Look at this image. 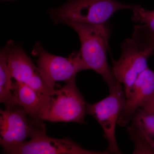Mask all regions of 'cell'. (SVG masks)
Masks as SVG:
<instances>
[{
  "instance_id": "obj_14",
  "label": "cell",
  "mask_w": 154,
  "mask_h": 154,
  "mask_svg": "<svg viewBox=\"0 0 154 154\" xmlns=\"http://www.w3.org/2000/svg\"><path fill=\"white\" fill-rule=\"evenodd\" d=\"M132 37L142 47L151 48L154 51V33L144 25L135 26Z\"/></svg>"
},
{
  "instance_id": "obj_8",
  "label": "cell",
  "mask_w": 154,
  "mask_h": 154,
  "mask_svg": "<svg viewBox=\"0 0 154 154\" xmlns=\"http://www.w3.org/2000/svg\"><path fill=\"white\" fill-rule=\"evenodd\" d=\"M3 49L12 78L29 86L40 96L48 91L38 67L35 66L22 45L11 40Z\"/></svg>"
},
{
  "instance_id": "obj_7",
  "label": "cell",
  "mask_w": 154,
  "mask_h": 154,
  "mask_svg": "<svg viewBox=\"0 0 154 154\" xmlns=\"http://www.w3.org/2000/svg\"><path fill=\"white\" fill-rule=\"evenodd\" d=\"M154 52L140 46L132 37L125 39L117 61L113 60L112 71L116 79L124 87L126 97L129 95L138 77L148 66V59Z\"/></svg>"
},
{
  "instance_id": "obj_5",
  "label": "cell",
  "mask_w": 154,
  "mask_h": 154,
  "mask_svg": "<svg viewBox=\"0 0 154 154\" xmlns=\"http://www.w3.org/2000/svg\"><path fill=\"white\" fill-rule=\"evenodd\" d=\"M122 84L117 83L109 88V94L94 104H87V114L93 116L103 130L108 143V153L121 154L116 137V127L126 102Z\"/></svg>"
},
{
  "instance_id": "obj_1",
  "label": "cell",
  "mask_w": 154,
  "mask_h": 154,
  "mask_svg": "<svg viewBox=\"0 0 154 154\" xmlns=\"http://www.w3.org/2000/svg\"><path fill=\"white\" fill-rule=\"evenodd\" d=\"M66 25L71 27L79 35L81 56L87 69L100 75L108 88L117 83L107 60V51L110 35V28L105 24L91 25L71 22Z\"/></svg>"
},
{
  "instance_id": "obj_12",
  "label": "cell",
  "mask_w": 154,
  "mask_h": 154,
  "mask_svg": "<svg viewBox=\"0 0 154 154\" xmlns=\"http://www.w3.org/2000/svg\"><path fill=\"white\" fill-rule=\"evenodd\" d=\"M12 91L17 105H20L33 120L42 122L38 115L41 99L36 91L24 83H13Z\"/></svg>"
},
{
  "instance_id": "obj_6",
  "label": "cell",
  "mask_w": 154,
  "mask_h": 154,
  "mask_svg": "<svg viewBox=\"0 0 154 154\" xmlns=\"http://www.w3.org/2000/svg\"><path fill=\"white\" fill-rule=\"evenodd\" d=\"M0 114V143L4 149L46 133L43 122L33 120L20 105L1 109Z\"/></svg>"
},
{
  "instance_id": "obj_10",
  "label": "cell",
  "mask_w": 154,
  "mask_h": 154,
  "mask_svg": "<svg viewBox=\"0 0 154 154\" xmlns=\"http://www.w3.org/2000/svg\"><path fill=\"white\" fill-rule=\"evenodd\" d=\"M154 95V71L147 68L138 77L119 118L117 124L125 127L128 124L134 114L149 101Z\"/></svg>"
},
{
  "instance_id": "obj_16",
  "label": "cell",
  "mask_w": 154,
  "mask_h": 154,
  "mask_svg": "<svg viewBox=\"0 0 154 154\" xmlns=\"http://www.w3.org/2000/svg\"><path fill=\"white\" fill-rule=\"evenodd\" d=\"M141 108L154 114V95L149 101Z\"/></svg>"
},
{
  "instance_id": "obj_11",
  "label": "cell",
  "mask_w": 154,
  "mask_h": 154,
  "mask_svg": "<svg viewBox=\"0 0 154 154\" xmlns=\"http://www.w3.org/2000/svg\"><path fill=\"white\" fill-rule=\"evenodd\" d=\"M131 120L128 131L134 143V153L154 154V113L139 108Z\"/></svg>"
},
{
  "instance_id": "obj_4",
  "label": "cell",
  "mask_w": 154,
  "mask_h": 154,
  "mask_svg": "<svg viewBox=\"0 0 154 154\" xmlns=\"http://www.w3.org/2000/svg\"><path fill=\"white\" fill-rule=\"evenodd\" d=\"M32 54L37 57L38 70L50 90L54 89L57 82H69L79 72L88 70L79 51L69 57H63L48 52L40 43H36Z\"/></svg>"
},
{
  "instance_id": "obj_13",
  "label": "cell",
  "mask_w": 154,
  "mask_h": 154,
  "mask_svg": "<svg viewBox=\"0 0 154 154\" xmlns=\"http://www.w3.org/2000/svg\"><path fill=\"white\" fill-rule=\"evenodd\" d=\"M12 78L2 48L0 53V102L5 105V108L17 105L15 96L12 93Z\"/></svg>"
},
{
  "instance_id": "obj_3",
  "label": "cell",
  "mask_w": 154,
  "mask_h": 154,
  "mask_svg": "<svg viewBox=\"0 0 154 154\" xmlns=\"http://www.w3.org/2000/svg\"><path fill=\"white\" fill-rule=\"evenodd\" d=\"M139 5H128L115 0H68L59 8L48 11L54 24L75 22L102 25L116 11L133 10Z\"/></svg>"
},
{
  "instance_id": "obj_2",
  "label": "cell",
  "mask_w": 154,
  "mask_h": 154,
  "mask_svg": "<svg viewBox=\"0 0 154 154\" xmlns=\"http://www.w3.org/2000/svg\"><path fill=\"white\" fill-rule=\"evenodd\" d=\"M40 99L38 115L43 121L87 124V104L77 88L75 78L60 89L48 90Z\"/></svg>"
},
{
  "instance_id": "obj_15",
  "label": "cell",
  "mask_w": 154,
  "mask_h": 154,
  "mask_svg": "<svg viewBox=\"0 0 154 154\" xmlns=\"http://www.w3.org/2000/svg\"><path fill=\"white\" fill-rule=\"evenodd\" d=\"M132 19L135 22L144 25L154 33V10H146L138 5L133 10Z\"/></svg>"
},
{
  "instance_id": "obj_9",
  "label": "cell",
  "mask_w": 154,
  "mask_h": 154,
  "mask_svg": "<svg viewBox=\"0 0 154 154\" xmlns=\"http://www.w3.org/2000/svg\"><path fill=\"white\" fill-rule=\"evenodd\" d=\"M4 153L11 154H99L106 152L94 151L81 147L71 139L51 137L46 133L31 138L28 141L4 149Z\"/></svg>"
}]
</instances>
